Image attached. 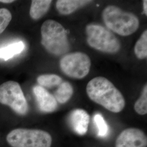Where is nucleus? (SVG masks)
I'll use <instances>...</instances> for the list:
<instances>
[{
    "instance_id": "obj_14",
    "label": "nucleus",
    "mask_w": 147,
    "mask_h": 147,
    "mask_svg": "<svg viewBox=\"0 0 147 147\" xmlns=\"http://www.w3.org/2000/svg\"><path fill=\"white\" fill-rule=\"evenodd\" d=\"M73 94V88L71 84L68 82H62L55 92L54 97L57 102L64 104L71 98Z\"/></svg>"
},
{
    "instance_id": "obj_5",
    "label": "nucleus",
    "mask_w": 147,
    "mask_h": 147,
    "mask_svg": "<svg viewBox=\"0 0 147 147\" xmlns=\"http://www.w3.org/2000/svg\"><path fill=\"white\" fill-rule=\"evenodd\" d=\"M89 46L102 53H115L120 48L119 40L109 30L99 25L89 24L86 27Z\"/></svg>"
},
{
    "instance_id": "obj_18",
    "label": "nucleus",
    "mask_w": 147,
    "mask_h": 147,
    "mask_svg": "<svg viewBox=\"0 0 147 147\" xmlns=\"http://www.w3.org/2000/svg\"><path fill=\"white\" fill-rule=\"evenodd\" d=\"M95 125L98 130V135L101 137H105L108 134L109 126L102 115L96 114L93 118Z\"/></svg>"
},
{
    "instance_id": "obj_4",
    "label": "nucleus",
    "mask_w": 147,
    "mask_h": 147,
    "mask_svg": "<svg viewBox=\"0 0 147 147\" xmlns=\"http://www.w3.org/2000/svg\"><path fill=\"white\" fill-rule=\"evenodd\" d=\"M6 140L11 147H51L53 138L47 132L19 128L8 134Z\"/></svg>"
},
{
    "instance_id": "obj_10",
    "label": "nucleus",
    "mask_w": 147,
    "mask_h": 147,
    "mask_svg": "<svg viewBox=\"0 0 147 147\" xmlns=\"http://www.w3.org/2000/svg\"><path fill=\"white\" fill-rule=\"evenodd\" d=\"M69 121L74 131L79 135L83 136L88 130L89 115L84 110L76 109L70 113Z\"/></svg>"
},
{
    "instance_id": "obj_7",
    "label": "nucleus",
    "mask_w": 147,
    "mask_h": 147,
    "mask_svg": "<svg viewBox=\"0 0 147 147\" xmlns=\"http://www.w3.org/2000/svg\"><path fill=\"white\" fill-rule=\"evenodd\" d=\"M90 66L89 56L81 52L68 53L60 61V67L63 73L74 79L84 78L89 73Z\"/></svg>"
},
{
    "instance_id": "obj_8",
    "label": "nucleus",
    "mask_w": 147,
    "mask_h": 147,
    "mask_svg": "<svg viewBox=\"0 0 147 147\" xmlns=\"http://www.w3.org/2000/svg\"><path fill=\"white\" fill-rule=\"evenodd\" d=\"M147 137L140 129L127 128L116 139L115 147H147Z\"/></svg>"
},
{
    "instance_id": "obj_16",
    "label": "nucleus",
    "mask_w": 147,
    "mask_h": 147,
    "mask_svg": "<svg viewBox=\"0 0 147 147\" xmlns=\"http://www.w3.org/2000/svg\"><path fill=\"white\" fill-rule=\"evenodd\" d=\"M135 55L140 59L147 57V30L143 32L141 36L137 40L134 49Z\"/></svg>"
},
{
    "instance_id": "obj_2",
    "label": "nucleus",
    "mask_w": 147,
    "mask_h": 147,
    "mask_svg": "<svg viewBox=\"0 0 147 147\" xmlns=\"http://www.w3.org/2000/svg\"><path fill=\"white\" fill-rule=\"evenodd\" d=\"M102 17L109 30L121 36H128L136 31L140 21L135 14L123 11L116 5H109L102 11Z\"/></svg>"
},
{
    "instance_id": "obj_3",
    "label": "nucleus",
    "mask_w": 147,
    "mask_h": 147,
    "mask_svg": "<svg viewBox=\"0 0 147 147\" xmlns=\"http://www.w3.org/2000/svg\"><path fill=\"white\" fill-rule=\"evenodd\" d=\"M41 43L49 53L56 56L64 55L69 50L67 31L58 22L47 20L41 27Z\"/></svg>"
},
{
    "instance_id": "obj_15",
    "label": "nucleus",
    "mask_w": 147,
    "mask_h": 147,
    "mask_svg": "<svg viewBox=\"0 0 147 147\" xmlns=\"http://www.w3.org/2000/svg\"><path fill=\"white\" fill-rule=\"evenodd\" d=\"M62 79L55 74L42 75L38 77L37 82L42 87L51 88L59 86L62 82Z\"/></svg>"
},
{
    "instance_id": "obj_20",
    "label": "nucleus",
    "mask_w": 147,
    "mask_h": 147,
    "mask_svg": "<svg viewBox=\"0 0 147 147\" xmlns=\"http://www.w3.org/2000/svg\"><path fill=\"white\" fill-rule=\"evenodd\" d=\"M143 11L144 14L147 15V1H143Z\"/></svg>"
},
{
    "instance_id": "obj_1",
    "label": "nucleus",
    "mask_w": 147,
    "mask_h": 147,
    "mask_svg": "<svg viewBox=\"0 0 147 147\" xmlns=\"http://www.w3.org/2000/svg\"><path fill=\"white\" fill-rule=\"evenodd\" d=\"M89 99L113 113H119L125 105V101L121 92L110 81L98 76L91 80L86 87Z\"/></svg>"
},
{
    "instance_id": "obj_12",
    "label": "nucleus",
    "mask_w": 147,
    "mask_h": 147,
    "mask_svg": "<svg viewBox=\"0 0 147 147\" xmlns=\"http://www.w3.org/2000/svg\"><path fill=\"white\" fill-rule=\"evenodd\" d=\"M52 1L51 0H33L30 8V16L34 20H38L47 13Z\"/></svg>"
},
{
    "instance_id": "obj_21",
    "label": "nucleus",
    "mask_w": 147,
    "mask_h": 147,
    "mask_svg": "<svg viewBox=\"0 0 147 147\" xmlns=\"http://www.w3.org/2000/svg\"><path fill=\"white\" fill-rule=\"evenodd\" d=\"M13 2H14V1H13V0H0V2L5 3H12Z\"/></svg>"
},
{
    "instance_id": "obj_13",
    "label": "nucleus",
    "mask_w": 147,
    "mask_h": 147,
    "mask_svg": "<svg viewBox=\"0 0 147 147\" xmlns=\"http://www.w3.org/2000/svg\"><path fill=\"white\" fill-rule=\"evenodd\" d=\"M25 47L22 41L11 43L3 47H0V59L7 61L22 53Z\"/></svg>"
},
{
    "instance_id": "obj_11",
    "label": "nucleus",
    "mask_w": 147,
    "mask_h": 147,
    "mask_svg": "<svg viewBox=\"0 0 147 147\" xmlns=\"http://www.w3.org/2000/svg\"><path fill=\"white\" fill-rule=\"evenodd\" d=\"M92 2L88 0H58L56 2V8L60 14L69 15Z\"/></svg>"
},
{
    "instance_id": "obj_17",
    "label": "nucleus",
    "mask_w": 147,
    "mask_h": 147,
    "mask_svg": "<svg viewBox=\"0 0 147 147\" xmlns=\"http://www.w3.org/2000/svg\"><path fill=\"white\" fill-rule=\"evenodd\" d=\"M134 109L140 115H145L147 113V86H144L142 94L137 100L134 105Z\"/></svg>"
},
{
    "instance_id": "obj_9",
    "label": "nucleus",
    "mask_w": 147,
    "mask_h": 147,
    "mask_svg": "<svg viewBox=\"0 0 147 147\" xmlns=\"http://www.w3.org/2000/svg\"><path fill=\"white\" fill-rule=\"evenodd\" d=\"M33 92L40 110L45 113H51L57 108V102L54 96L47 89L40 86L33 87Z\"/></svg>"
},
{
    "instance_id": "obj_6",
    "label": "nucleus",
    "mask_w": 147,
    "mask_h": 147,
    "mask_svg": "<svg viewBox=\"0 0 147 147\" xmlns=\"http://www.w3.org/2000/svg\"><path fill=\"white\" fill-rule=\"evenodd\" d=\"M0 103L8 106L20 115H25L28 110L21 87L16 81H9L0 85Z\"/></svg>"
},
{
    "instance_id": "obj_19",
    "label": "nucleus",
    "mask_w": 147,
    "mask_h": 147,
    "mask_svg": "<svg viewBox=\"0 0 147 147\" xmlns=\"http://www.w3.org/2000/svg\"><path fill=\"white\" fill-rule=\"evenodd\" d=\"M11 12L5 8L0 9V34L4 31L11 20Z\"/></svg>"
}]
</instances>
